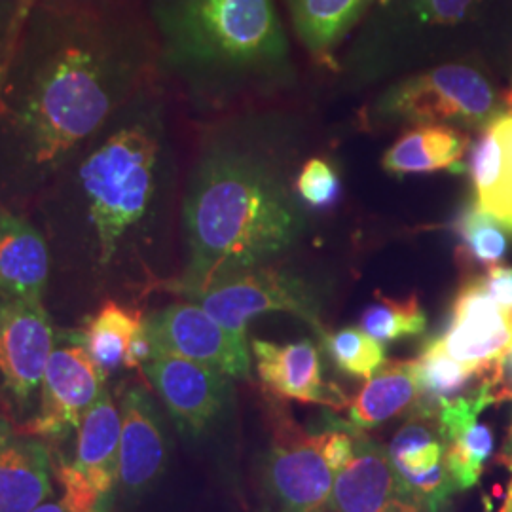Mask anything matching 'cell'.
<instances>
[{"mask_svg":"<svg viewBox=\"0 0 512 512\" xmlns=\"http://www.w3.org/2000/svg\"><path fill=\"white\" fill-rule=\"evenodd\" d=\"M156 50L128 0H38L19 38L0 112L38 164L61 162L105 124Z\"/></svg>","mask_w":512,"mask_h":512,"instance_id":"6da1fadb","label":"cell"},{"mask_svg":"<svg viewBox=\"0 0 512 512\" xmlns=\"http://www.w3.org/2000/svg\"><path fill=\"white\" fill-rule=\"evenodd\" d=\"M291 160L275 128L262 141L220 143L203 154L184 198L188 262L171 291L190 298L293 249L306 234L308 211Z\"/></svg>","mask_w":512,"mask_h":512,"instance_id":"7a4b0ae2","label":"cell"},{"mask_svg":"<svg viewBox=\"0 0 512 512\" xmlns=\"http://www.w3.org/2000/svg\"><path fill=\"white\" fill-rule=\"evenodd\" d=\"M147 14L162 59L202 90L264 95L294 82L275 0H147Z\"/></svg>","mask_w":512,"mask_h":512,"instance_id":"3957f363","label":"cell"},{"mask_svg":"<svg viewBox=\"0 0 512 512\" xmlns=\"http://www.w3.org/2000/svg\"><path fill=\"white\" fill-rule=\"evenodd\" d=\"M158 154L154 129L133 124L112 133L80 167L101 266L109 264L120 241L147 215Z\"/></svg>","mask_w":512,"mask_h":512,"instance_id":"277c9868","label":"cell"},{"mask_svg":"<svg viewBox=\"0 0 512 512\" xmlns=\"http://www.w3.org/2000/svg\"><path fill=\"white\" fill-rule=\"evenodd\" d=\"M501 110L494 86L473 65L442 63L389 86L376 99L372 118L382 126L444 124L480 131Z\"/></svg>","mask_w":512,"mask_h":512,"instance_id":"5b68a950","label":"cell"},{"mask_svg":"<svg viewBox=\"0 0 512 512\" xmlns=\"http://www.w3.org/2000/svg\"><path fill=\"white\" fill-rule=\"evenodd\" d=\"M488 0H376L355 44L363 69L382 71L416 57L463 25L475 21Z\"/></svg>","mask_w":512,"mask_h":512,"instance_id":"8992f818","label":"cell"},{"mask_svg":"<svg viewBox=\"0 0 512 512\" xmlns=\"http://www.w3.org/2000/svg\"><path fill=\"white\" fill-rule=\"evenodd\" d=\"M54 327L42 300L0 291V408L23 425L37 410Z\"/></svg>","mask_w":512,"mask_h":512,"instance_id":"52a82bcc","label":"cell"},{"mask_svg":"<svg viewBox=\"0 0 512 512\" xmlns=\"http://www.w3.org/2000/svg\"><path fill=\"white\" fill-rule=\"evenodd\" d=\"M188 300L238 334H247L249 323L258 315L277 311L298 317L310 325L321 340L327 334L319 298L310 285L298 275L270 264L228 275L202 293L192 294Z\"/></svg>","mask_w":512,"mask_h":512,"instance_id":"ba28073f","label":"cell"},{"mask_svg":"<svg viewBox=\"0 0 512 512\" xmlns=\"http://www.w3.org/2000/svg\"><path fill=\"white\" fill-rule=\"evenodd\" d=\"M152 357L167 353L213 366L236 380H251L247 334L215 321L194 302H175L145 317Z\"/></svg>","mask_w":512,"mask_h":512,"instance_id":"9c48e42d","label":"cell"},{"mask_svg":"<svg viewBox=\"0 0 512 512\" xmlns=\"http://www.w3.org/2000/svg\"><path fill=\"white\" fill-rule=\"evenodd\" d=\"M105 380L103 368L73 336L71 344L52 351L40 384L37 410L19 429L38 439H67L107 389Z\"/></svg>","mask_w":512,"mask_h":512,"instance_id":"30bf717a","label":"cell"},{"mask_svg":"<svg viewBox=\"0 0 512 512\" xmlns=\"http://www.w3.org/2000/svg\"><path fill=\"white\" fill-rule=\"evenodd\" d=\"M334 476L321 454L319 435L304 433L293 421L285 420L262 467L264 492L272 512H325Z\"/></svg>","mask_w":512,"mask_h":512,"instance_id":"8fae6325","label":"cell"},{"mask_svg":"<svg viewBox=\"0 0 512 512\" xmlns=\"http://www.w3.org/2000/svg\"><path fill=\"white\" fill-rule=\"evenodd\" d=\"M143 370L177 429L190 439L219 420L232 395L230 376L179 355H154Z\"/></svg>","mask_w":512,"mask_h":512,"instance_id":"7c38bea8","label":"cell"},{"mask_svg":"<svg viewBox=\"0 0 512 512\" xmlns=\"http://www.w3.org/2000/svg\"><path fill=\"white\" fill-rule=\"evenodd\" d=\"M431 342L459 363L492 376L497 361L512 346V310L499 306L473 275L459 289L448 327Z\"/></svg>","mask_w":512,"mask_h":512,"instance_id":"4fadbf2b","label":"cell"},{"mask_svg":"<svg viewBox=\"0 0 512 512\" xmlns=\"http://www.w3.org/2000/svg\"><path fill=\"white\" fill-rule=\"evenodd\" d=\"M387 456L404 488L425 512H442L458 486L446 467V440L437 416L414 410L395 433Z\"/></svg>","mask_w":512,"mask_h":512,"instance_id":"5bb4252c","label":"cell"},{"mask_svg":"<svg viewBox=\"0 0 512 512\" xmlns=\"http://www.w3.org/2000/svg\"><path fill=\"white\" fill-rule=\"evenodd\" d=\"M120 418L118 486L128 497H139L164 473L169 454L164 420L143 385H133L124 393Z\"/></svg>","mask_w":512,"mask_h":512,"instance_id":"9a60e30c","label":"cell"},{"mask_svg":"<svg viewBox=\"0 0 512 512\" xmlns=\"http://www.w3.org/2000/svg\"><path fill=\"white\" fill-rule=\"evenodd\" d=\"M355 454L334 476V512H425L408 494L387 452L353 427Z\"/></svg>","mask_w":512,"mask_h":512,"instance_id":"2e32d148","label":"cell"},{"mask_svg":"<svg viewBox=\"0 0 512 512\" xmlns=\"http://www.w3.org/2000/svg\"><path fill=\"white\" fill-rule=\"evenodd\" d=\"M251 349L260 382L275 397L332 408L348 404L336 385L325 382L321 353L311 340L274 344L255 338Z\"/></svg>","mask_w":512,"mask_h":512,"instance_id":"e0dca14e","label":"cell"},{"mask_svg":"<svg viewBox=\"0 0 512 512\" xmlns=\"http://www.w3.org/2000/svg\"><path fill=\"white\" fill-rule=\"evenodd\" d=\"M495 404L490 376L475 393L459 397L437 412L440 433L446 440V467L458 490H469L480 482L486 461L494 454V433L480 421V414Z\"/></svg>","mask_w":512,"mask_h":512,"instance_id":"ac0fdd59","label":"cell"},{"mask_svg":"<svg viewBox=\"0 0 512 512\" xmlns=\"http://www.w3.org/2000/svg\"><path fill=\"white\" fill-rule=\"evenodd\" d=\"M54 469L42 439L0 416V512H33L48 501Z\"/></svg>","mask_w":512,"mask_h":512,"instance_id":"d6986e66","label":"cell"},{"mask_svg":"<svg viewBox=\"0 0 512 512\" xmlns=\"http://www.w3.org/2000/svg\"><path fill=\"white\" fill-rule=\"evenodd\" d=\"M469 171L475 205L512 234V110H501L471 148Z\"/></svg>","mask_w":512,"mask_h":512,"instance_id":"ffe728a7","label":"cell"},{"mask_svg":"<svg viewBox=\"0 0 512 512\" xmlns=\"http://www.w3.org/2000/svg\"><path fill=\"white\" fill-rule=\"evenodd\" d=\"M50 277V253L37 228L0 209V291L42 300Z\"/></svg>","mask_w":512,"mask_h":512,"instance_id":"44dd1931","label":"cell"},{"mask_svg":"<svg viewBox=\"0 0 512 512\" xmlns=\"http://www.w3.org/2000/svg\"><path fill=\"white\" fill-rule=\"evenodd\" d=\"M469 145L471 137L461 128L444 124L414 126L385 152L382 167L395 177L458 171Z\"/></svg>","mask_w":512,"mask_h":512,"instance_id":"7402d4cb","label":"cell"},{"mask_svg":"<svg viewBox=\"0 0 512 512\" xmlns=\"http://www.w3.org/2000/svg\"><path fill=\"white\" fill-rule=\"evenodd\" d=\"M76 433L74 465L88 476L101 494L110 499L114 486L118 484L122 418L107 389L84 414Z\"/></svg>","mask_w":512,"mask_h":512,"instance_id":"603a6c76","label":"cell"},{"mask_svg":"<svg viewBox=\"0 0 512 512\" xmlns=\"http://www.w3.org/2000/svg\"><path fill=\"white\" fill-rule=\"evenodd\" d=\"M376 0H285L294 35L323 61L365 21Z\"/></svg>","mask_w":512,"mask_h":512,"instance_id":"cb8c5ba5","label":"cell"},{"mask_svg":"<svg viewBox=\"0 0 512 512\" xmlns=\"http://www.w3.org/2000/svg\"><path fill=\"white\" fill-rule=\"evenodd\" d=\"M418 399L416 361H387L349 403V423L361 431L374 429L416 408Z\"/></svg>","mask_w":512,"mask_h":512,"instance_id":"d4e9b609","label":"cell"},{"mask_svg":"<svg viewBox=\"0 0 512 512\" xmlns=\"http://www.w3.org/2000/svg\"><path fill=\"white\" fill-rule=\"evenodd\" d=\"M416 361V378L420 399L414 410L437 416L442 406L458 401L459 397L475 393L473 384H482L484 376L475 366L459 363L437 348L431 340L421 349Z\"/></svg>","mask_w":512,"mask_h":512,"instance_id":"484cf974","label":"cell"},{"mask_svg":"<svg viewBox=\"0 0 512 512\" xmlns=\"http://www.w3.org/2000/svg\"><path fill=\"white\" fill-rule=\"evenodd\" d=\"M145 315L120 302L105 300L97 311L84 321V329L74 338L86 348L93 361L105 374L124 366L129 344L137 330L143 327Z\"/></svg>","mask_w":512,"mask_h":512,"instance_id":"4316f807","label":"cell"},{"mask_svg":"<svg viewBox=\"0 0 512 512\" xmlns=\"http://www.w3.org/2000/svg\"><path fill=\"white\" fill-rule=\"evenodd\" d=\"M361 329L382 344L420 336L427 329V315L416 294L403 300L378 294L376 302L366 306L361 315Z\"/></svg>","mask_w":512,"mask_h":512,"instance_id":"83f0119b","label":"cell"},{"mask_svg":"<svg viewBox=\"0 0 512 512\" xmlns=\"http://www.w3.org/2000/svg\"><path fill=\"white\" fill-rule=\"evenodd\" d=\"M459 262L463 266H480L490 270L499 266L507 255V232L492 217L482 213L475 203L458 219Z\"/></svg>","mask_w":512,"mask_h":512,"instance_id":"f1b7e54d","label":"cell"},{"mask_svg":"<svg viewBox=\"0 0 512 512\" xmlns=\"http://www.w3.org/2000/svg\"><path fill=\"white\" fill-rule=\"evenodd\" d=\"M323 344L336 368L357 380L372 378L387 363L382 342L366 334L361 327L327 332Z\"/></svg>","mask_w":512,"mask_h":512,"instance_id":"f546056e","label":"cell"},{"mask_svg":"<svg viewBox=\"0 0 512 512\" xmlns=\"http://www.w3.org/2000/svg\"><path fill=\"white\" fill-rule=\"evenodd\" d=\"M296 192L302 202L315 209L332 205L340 194V177L334 165L325 158H310L296 175Z\"/></svg>","mask_w":512,"mask_h":512,"instance_id":"4dcf8cb0","label":"cell"},{"mask_svg":"<svg viewBox=\"0 0 512 512\" xmlns=\"http://www.w3.org/2000/svg\"><path fill=\"white\" fill-rule=\"evenodd\" d=\"M55 475L63 488L61 505L67 512H107L110 499L101 494L73 461L61 459Z\"/></svg>","mask_w":512,"mask_h":512,"instance_id":"1f68e13d","label":"cell"},{"mask_svg":"<svg viewBox=\"0 0 512 512\" xmlns=\"http://www.w3.org/2000/svg\"><path fill=\"white\" fill-rule=\"evenodd\" d=\"M321 439V454L327 461L332 473L336 475L349 463V459L355 454V437H353V425L351 429L334 427L319 435Z\"/></svg>","mask_w":512,"mask_h":512,"instance_id":"d6a6232c","label":"cell"},{"mask_svg":"<svg viewBox=\"0 0 512 512\" xmlns=\"http://www.w3.org/2000/svg\"><path fill=\"white\" fill-rule=\"evenodd\" d=\"M37 4L38 0H16L14 19H12L8 35L4 38L2 48H0V92L4 88V82H6V76H8V71H10V65H12L14 55H16V50H18L19 38H21V33H23V27H25L27 19H29L33 8Z\"/></svg>","mask_w":512,"mask_h":512,"instance_id":"836d02e7","label":"cell"},{"mask_svg":"<svg viewBox=\"0 0 512 512\" xmlns=\"http://www.w3.org/2000/svg\"><path fill=\"white\" fill-rule=\"evenodd\" d=\"M476 277L484 291L490 294L499 306L512 310V266L499 264Z\"/></svg>","mask_w":512,"mask_h":512,"instance_id":"e575fe53","label":"cell"},{"mask_svg":"<svg viewBox=\"0 0 512 512\" xmlns=\"http://www.w3.org/2000/svg\"><path fill=\"white\" fill-rule=\"evenodd\" d=\"M490 382H492L495 403L512 401V346L497 361L494 372L490 376Z\"/></svg>","mask_w":512,"mask_h":512,"instance_id":"d590c367","label":"cell"},{"mask_svg":"<svg viewBox=\"0 0 512 512\" xmlns=\"http://www.w3.org/2000/svg\"><path fill=\"white\" fill-rule=\"evenodd\" d=\"M14 12H16V0H0V48L12 25Z\"/></svg>","mask_w":512,"mask_h":512,"instance_id":"8d00e7d4","label":"cell"},{"mask_svg":"<svg viewBox=\"0 0 512 512\" xmlns=\"http://www.w3.org/2000/svg\"><path fill=\"white\" fill-rule=\"evenodd\" d=\"M33 512H67L63 509L61 503H55V501H44L42 505H38L37 509Z\"/></svg>","mask_w":512,"mask_h":512,"instance_id":"74e56055","label":"cell"},{"mask_svg":"<svg viewBox=\"0 0 512 512\" xmlns=\"http://www.w3.org/2000/svg\"><path fill=\"white\" fill-rule=\"evenodd\" d=\"M503 461L507 463V467L512 471V427L511 433H509V442L505 446V454H503Z\"/></svg>","mask_w":512,"mask_h":512,"instance_id":"f35d334b","label":"cell"},{"mask_svg":"<svg viewBox=\"0 0 512 512\" xmlns=\"http://www.w3.org/2000/svg\"><path fill=\"white\" fill-rule=\"evenodd\" d=\"M499 512H512V482L511 486H509V490H507V497H505V503H503V507H501V511Z\"/></svg>","mask_w":512,"mask_h":512,"instance_id":"ab89813d","label":"cell"},{"mask_svg":"<svg viewBox=\"0 0 512 512\" xmlns=\"http://www.w3.org/2000/svg\"><path fill=\"white\" fill-rule=\"evenodd\" d=\"M505 105L509 107V109L512 110V86L511 90H509V93H507V99H505Z\"/></svg>","mask_w":512,"mask_h":512,"instance_id":"60d3db41","label":"cell"}]
</instances>
